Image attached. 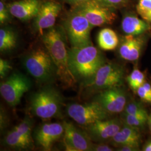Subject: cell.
Wrapping results in <instances>:
<instances>
[{
    "label": "cell",
    "instance_id": "cell-19",
    "mask_svg": "<svg viewBox=\"0 0 151 151\" xmlns=\"http://www.w3.org/2000/svg\"><path fill=\"white\" fill-rule=\"evenodd\" d=\"M97 41L100 48L106 51L115 49L120 42L116 33L110 28H104L99 32Z\"/></svg>",
    "mask_w": 151,
    "mask_h": 151
},
{
    "label": "cell",
    "instance_id": "cell-6",
    "mask_svg": "<svg viewBox=\"0 0 151 151\" xmlns=\"http://www.w3.org/2000/svg\"><path fill=\"white\" fill-rule=\"evenodd\" d=\"M64 27L72 47H81L92 43L90 32L93 27L80 13L73 10L65 19Z\"/></svg>",
    "mask_w": 151,
    "mask_h": 151
},
{
    "label": "cell",
    "instance_id": "cell-22",
    "mask_svg": "<svg viewBox=\"0 0 151 151\" xmlns=\"http://www.w3.org/2000/svg\"><path fill=\"white\" fill-rule=\"evenodd\" d=\"M127 81L130 87L136 91L146 82L145 75L139 70L135 68L127 77Z\"/></svg>",
    "mask_w": 151,
    "mask_h": 151
},
{
    "label": "cell",
    "instance_id": "cell-27",
    "mask_svg": "<svg viewBox=\"0 0 151 151\" xmlns=\"http://www.w3.org/2000/svg\"><path fill=\"white\" fill-rule=\"evenodd\" d=\"M98 3L114 9H121L129 6L130 0H95Z\"/></svg>",
    "mask_w": 151,
    "mask_h": 151
},
{
    "label": "cell",
    "instance_id": "cell-34",
    "mask_svg": "<svg viewBox=\"0 0 151 151\" xmlns=\"http://www.w3.org/2000/svg\"><path fill=\"white\" fill-rule=\"evenodd\" d=\"M65 2L69 4L70 5L76 7L77 6L80 5L81 4L85 2L87 0H64Z\"/></svg>",
    "mask_w": 151,
    "mask_h": 151
},
{
    "label": "cell",
    "instance_id": "cell-18",
    "mask_svg": "<svg viewBox=\"0 0 151 151\" xmlns=\"http://www.w3.org/2000/svg\"><path fill=\"white\" fill-rule=\"evenodd\" d=\"M110 142L115 147L129 145L139 148L141 135L139 129L123 124L119 132Z\"/></svg>",
    "mask_w": 151,
    "mask_h": 151
},
{
    "label": "cell",
    "instance_id": "cell-4",
    "mask_svg": "<svg viewBox=\"0 0 151 151\" xmlns=\"http://www.w3.org/2000/svg\"><path fill=\"white\" fill-rule=\"evenodd\" d=\"M32 113L41 119H51L60 114L62 97L52 87H45L34 92L30 99Z\"/></svg>",
    "mask_w": 151,
    "mask_h": 151
},
{
    "label": "cell",
    "instance_id": "cell-8",
    "mask_svg": "<svg viewBox=\"0 0 151 151\" xmlns=\"http://www.w3.org/2000/svg\"><path fill=\"white\" fill-rule=\"evenodd\" d=\"M32 82L27 76L19 72L11 74L0 84V93L11 107L17 105L23 95L30 89Z\"/></svg>",
    "mask_w": 151,
    "mask_h": 151
},
{
    "label": "cell",
    "instance_id": "cell-29",
    "mask_svg": "<svg viewBox=\"0 0 151 151\" xmlns=\"http://www.w3.org/2000/svg\"><path fill=\"white\" fill-rule=\"evenodd\" d=\"M12 70V66L10 63L7 60L1 58L0 59V77L4 78L9 74Z\"/></svg>",
    "mask_w": 151,
    "mask_h": 151
},
{
    "label": "cell",
    "instance_id": "cell-25",
    "mask_svg": "<svg viewBox=\"0 0 151 151\" xmlns=\"http://www.w3.org/2000/svg\"><path fill=\"white\" fill-rule=\"evenodd\" d=\"M147 118L135 116L123 113L122 114V121L123 123L140 129L145 127L148 122Z\"/></svg>",
    "mask_w": 151,
    "mask_h": 151
},
{
    "label": "cell",
    "instance_id": "cell-1",
    "mask_svg": "<svg viewBox=\"0 0 151 151\" xmlns=\"http://www.w3.org/2000/svg\"><path fill=\"white\" fill-rule=\"evenodd\" d=\"M106 63L102 52L92 43L68 49V65L77 82L82 84L90 81Z\"/></svg>",
    "mask_w": 151,
    "mask_h": 151
},
{
    "label": "cell",
    "instance_id": "cell-30",
    "mask_svg": "<svg viewBox=\"0 0 151 151\" xmlns=\"http://www.w3.org/2000/svg\"><path fill=\"white\" fill-rule=\"evenodd\" d=\"M140 99L146 103H151V95L147 91L145 88L142 85L136 91Z\"/></svg>",
    "mask_w": 151,
    "mask_h": 151
},
{
    "label": "cell",
    "instance_id": "cell-14",
    "mask_svg": "<svg viewBox=\"0 0 151 151\" xmlns=\"http://www.w3.org/2000/svg\"><path fill=\"white\" fill-rule=\"evenodd\" d=\"M61 10L62 5L58 2L47 1L42 2L35 17L34 29L43 35V30L54 27Z\"/></svg>",
    "mask_w": 151,
    "mask_h": 151
},
{
    "label": "cell",
    "instance_id": "cell-7",
    "mask_svg": "<svg viewBox=\"0 0 151 151\" xmlns=\"http://www.w3.org/2000/svg\"><path fill=\"white\" fill-rule=\"evenodd\" d=\"M73 10L85 16L93 27L112 25L117 19L115 9L103 5L95 0H87L74 7Z\"/></svg>",
    "mask_w": 151,
    "mask_h": 151
},
{
    "label": "cell",
    "instance_id": "cell-12",
    "mask_svg": "<svg viewBox=\"0 0 151 151\" xmlns=\"http://www.w3.org/2000/svg\"><path fill=\"white\" fill-rule=\"evenodd\" d=\"M64 127V145L67 151H91L93 142L83 130L78 129L73 123H63Z\"/></svg>",
    "mask_w": 151,
    "mask_h": 151
},
{
    "label": "cell",
    "instance_id": "cell-11",
    "mask_svg": "<svg viewBox=\"0 0 151 151\" xmlns=\"http://www.w3.org/2000/svg\"><path fill=\"white\" fill-rule=\"evenodd\" d=\"M93 101L99 103L109 114H118L123 112L127 97L122 87H114L99 92Z\"/></svg>",
    "mask_w": 151,
    "mask_h": 151
},
{
    "label": "cell",
    "instance_id": "cell-10",
    "mask_svg": "<svg viewBox=\"0 0 151 151\" xmlns=\"http://www.w3.org/2000/svg\"><path fill=\"white\" fill-rule=\"evenodd\" d=\"M118 118L99 120L91 124L83 126V131L94 143H105L111 140L123 125Z\"/></svg>",
    "mask_w": 151,
    "mask_h": 151
},
{
    "label": "cell",
    "instance_id": "cell-28",
    "mask_svg": "<svg viewBox=\"0 0 151 151\" xmlns=\"http://www.w3.org/2000/svg\"><path fill=\"white\" fill-rule=\"evenodd\" d=\"M11 15L7 6H6L3 1H0V22L4 24L10 19Z\"/></svg>",
    "mask_w": 151,
    "mask_h": 151
},
{
    "label": "cell",
    "instance_id": "cell-26",
    "mask_svg": "<svg viewBox=\"0 0 151 151\" xmlns=\"http://www.w3.org/2000/svg\"><path fill=\"white\" fill-rule=\"evenodd\" d=\"M32 120L29 117L26 116L20 124L16 125L13 129L25 137L32 139Z\"/></svg>",
    "mask_w": 151,
    "mask_h": 151
},
{
    "label": "cell",
    "instance_id": "cell-15",
    "mask_svg": "<svg viewBox=\"0 0 151 151\" xmlns=\"http://www.w3.org/2000/svg\"><path fill=\"white\" fill-rule=\"evenodd\" d=\"M63 124L44 123L35 130L34 139L37 146L44 151H50L54 143L64 135Z\"/></svg>",
    "mask_w": 151,
    "mask_h": 151
},
{
    "label": "cell",
    "instance_id": "cell-24",
    "mask_svg": "<svg viewBox=\"0 0 151 151\" xmlns=\"http://www.w3.org/2000/svg\"><path fill=\"white\" fill-rule=\"evenodd\" d=\"M123 113L147 118L149 117L146 109L140 103L136 101H131L130 103H127L124 109Z\"/></svg>",
    "mask_w": 151,
    "mask_h": 151
},
{
    "label": "cell",
    "instance_id": "cell-2",
    "mask_svg": "<svg viewBox=\"0 0 151 151\" xmlns=\"http://www.w3.org/2000/svg\"><path fill=\"white\" fill-rule=\"evenodd\" d=\"M42 41L57 68V77L65 86L72 87L77 81L68 65V49L60 29L51 27L42 35Z\"/></svg>",
    "mask_w": 151,
    "mask_h": 151
},
{
    "label": "cell",
    "instance_id": "cell-20",
    "mask_svg": "<svg viewBox=\"0 0 151 151\" xmlns=\"http://www.w3.org/2000/svg\"><path fill=\"white\" fill-rule=\"evenodd\" d=\"M6 146L19 150H27L32 147V139H28L15 129L8 132L4 138Z\"/></svg>",
    "mask_w": 151,
    "mask_h": 151
},
{
    "label": "cell",
    "instance_id": "cell-23",
    "mask_svg": "<svg viewBox=\"0 0 151 151\" xmlns=\"http://www.w3.org/2000/svg\"><path fill=\"white\" fill-rule=\"evenodd\" d=\"M136 11L143 20L151 24V0H138Z\"/></svg>",
    "mask_w": 151,
    "mask_h": 151
},
{
    "label": "cell",
    "instance_id": "cell-5",
    "mask_svg": "<svg viewBox=\"0 0 151 151\" xmlns=\"http://www.w3.org/2000/svg\"><path fill=\"white\" fill-rule=\"evenodd\" d=\"M124 68L114 63H105L94 76L83 86L91 91L99 92L114 87L121 86L123 83Z\"/></svg>",
    "mask_w": 151,
    "mask_h": 151
},
{
    "label": "cell",
    "instance_id": "cell-36",
    "mask_svg": "<svg viewBox=\"0 0 151 151\" xmlns=\"http://www.w3.org/2000/svg\"><path fill=\"white\" fill-rule=\"evenodd\" d=\"M148 125H149V127H150V129L151 130V115H150L149 116V117H148Z\"/></svg>",
    "mask_w": 151,
    "mask_h": 151
},
{
    "label": "cell",
    "instance_id": "cell-13",
    "mask_svg": "<svg viewBox=\"0 0 151 151\" xmlns=\"http://www.w3.org/2000/svg\"><path fill=\"white\" fill-rule=\"evenodd\" d=\"M148 38L147 33L139 35H125L119 42V55L125 60H137L146 46Z\"/></svg>",
    "mask_w": 151,
    "mask_h": 151
},
{
    "label": "cell",
    "instance_id": "cell-33",
    "mask_svg": "<svg viewBox=\"0 0 151 151\" xmlns=\"http://www.w3.org/2000/svg\"><path fill=\"white\" fill-rule=\"evenodd\" d=\"M7 115L5 114L4 111H1V129H4L7 126Z\"/></svg>",
    "mask_w": 151,
    "mask_h": 151
},
{
    "label": "cell",
    "instance_id": "cell-32",
    "mask_svg": "<svg viewBox=\"0 0 151 151\" xmlns=\"http://www.w3.org/2000/svg\"><path fill=\"white\" fill-rule=\"evenodd\" d=\"M117 151H139V148L133 146L125 145V146H120L117 147Z\"/></svg>",
    "mask_w": 151,
    "mask_h": 151
},
{
    "label": "cell",
    "instance_id": "cell-3",
    "mask_svg": "<svg viewBox=\"0 0 151 151\" xmlns=\"http://www.w3.org/2000/svg\"><path fill=\"white\" fill-rule=\"evenodd\" d=\"M22 65L27 72L37 81L45 83L57 77V68L47 49H35L25 55Z\"/></svg>",
    "mask_w": 151,
    "mask_h": 151
},
{
    "label": "cell",
    "instance_id": "cell-31",
    "mask_svg": "<svg viewBox=\"0 0 151 151\" xmlns=\"http://www.w3.org/2000/svg\"><path fill=\"white\" fill-rule=\"evenodd\" d=\"M92 151H112L113 148L104 144V143H93L91 148Z\"/></svg>",
    "mask_w": 151,
    "mask_h": 151
},
{
    "label": "cell",
    "instance_id": "cell-35",
    "mask_svg": "<svg viewBox=\"0 0 151 151\" xmlns=\"http://www.w3.org/2000/svg\"><path fill=\"white\" fill-rule=\"evenodd\" d=\"M143 151H151V140L148 142L143 148Z\"/></svg>",
    "mask_w": 151,
    "mask_h": 151
},
{
    "label": "cell",
    "instance_id": "cell-9",
    "mask_svg": "<svg viewBox=\"0 0 151 151\" xmlns=\"http://www.w3.org/2000/svg\"><path fill=\"white\" fill-rule=\"evenodd\" d=\"M67 113L70 118L80 125L85 126L99 120L108 119L109 114L97 102L92 101L86 104L73 103L67 108Z\"/></svg>",
    "mask_w": 151,
    "mask_h": 151
},
{
    "label": "cell",
    "instance_id": "cell-16",
    "mask_svg": "<svg viewBox=\"0 0 151 151\" xmlns=\"http://www.w3.org/2000/svg\"><path fill=\"white\" fill-rule=\"evenodd\" d=\"M42 3L40 0H20L9 4L7 7L12 16L28 21L37 16Z\"/></svg>",
    "mask_w": 151,
    "mask_h": 151
},
{
    "label": "cell",
    "instance_id": "cell-17",
    "mask_svg": "<svg viewBox=\"0 0 151 151\" xmlns=\"http://www.w3.org/2000/svg\"><path fill=\"white\" fill-rule=\"evenodd\" d=\"M137 14L128 11L123 17L121 27L126 35H139L151 32V24L140 19Z\"/></svg>",
    "mask_w": 151,
    "mask_h": 151
},
{
    "label": "cell",
    "instance_id": "cell-21",
    "mask_svg": "<svg viewBox=\"0 0 151 151\" xmlns=\"http://www.w3.org/2000/svg\"><path fill=\"white\" fill-rule=\"evenodd\" d=\"M17 44L15 32L10 28L0 29V50L1 52H9L15 48Z\"/></svg>",
    "mask_w": 151,
    "mask_h": 151
}]
</instances>
